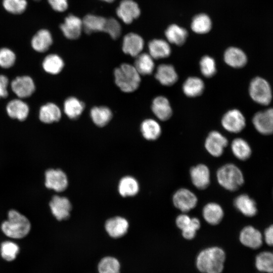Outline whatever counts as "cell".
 Returning a JSON list of instances; mask_svg holds the SVG:
<instances>
[{"mask_svg":"<svg viewBox=\"0 0 273 273\" xmlns=\"http://www.w3.org/2000/svg\"><path fill=\"white\" fill-rule=\"evenodd\" d=\"M225 259V253L222 248L217 246L208 247L197 255L196 267L202 273H221Z\"/></svg>","mask_w":273,"mask_h":273,"instance_id":"6da1fadb","label":"cell"},{"mask_svg":"<svg viewBox=\"0 0 273 273\" xmlns=\"http://www.w3.org/2000/svg\"><path fill=\"white\" fill-rule=\"evenodd\" d=\"M8 216V220L1 224L5 235L13 239H21L28 234L31 224L26 216L14 209L9 211Z\"/></svg>","mask_w":273,"mask_h":273,"instance_id":"7a4b0ae2","label":"cell"},{"mask_svg":"<svg viewBox=\"0 0 273 273\" xmlns=\"http://www.w3.org/2000/svg\"><path fill=\"white\" fill-rule=\"evenodd\" d=\"M115 82L124 93H131L139 87L141 82V75L133 65L123 63L114 71Z\"/></svg>","mask_w":273,"mask_h":273,"instance_id":"3957f363","label":"cell"},{"mask_svg":"<svg viewBox=\"0 0 273 273\" xmlns=\"http://www.w3.org/2000/svg\"><path fill=\"white\" fill-rule=\"evenodd\" d=\"M216 175L219 185L229 191L237 190L244 182L242 172L233 163L222 165L217 169Z\"/></svg>","mask_w":273,"mask_h":273,"instance_id":"277c9868","label":"cell"},{"mask_svg":"<svg viewBox=\"0 0 273 273\" xmlns=\"http://www.w3.org/2000/svg\"><path fill=\"white\" fill-rule=\"evenodd\" d=\"M249 92L252 99L261 105H267L271 101L270 86L268 82L261 77H257L251 80Z\"/></svg>","mask_w":273,"mask_h":273,"instance_id":"5b68a950","label":"cell"},{"mask_svg":"<svg viewBox=\"0 0 273 273\" xmlns=\"http://www.w3.org/2000/svg\"><path fill=\"white\" fill-rule=\"evenodd\" d=\"M172 203L175 207L183 213H187L197 205L198 198L195 193L187 188L178 189L173 194Z\"/></svg>","mask_w":273,"mask_h":273,"instance_id":"8992f818","label":"cell"},{"mask_svg":"<svg viewBox=\"0 0 273 273\" xmlns=\"http://www.w3.org/2000/svg\"><path fill=\"white\" fill-rule=\"evenodd\" d=\"M222 127L227 131L238 133L242 131L246 125V120L243 114L237 109L228 111L221 119Z\"/></svg>","mask_w":273,"mask_h":273,"instance_id":"52a82bcc","label":"cell"},{"mask_svg":"<svg viewBox=\"0 0 273 273\" xmlns=\"http://www.w3.org/2000/svg\"><path fill=\"white\" fill-rule=\"evenodd\" d=\"M228 144V141L224 136L217 131H212L207 136L204 146L209 154L218 157L222 155Z\"/></svg>","mask_w":273,"mask_h":273,"instance_id":"ba28073f","label":"cell"},{"mask_svg":"<svg viewBox=\"0 0 273 273\" xmlns=\"http://www.w3.org/2000/svg\"><path fill=\"white\" fill-rule=\"evenodd\" d=\"M252 122L259 133L265 135L273 134V108L256 113Z\"/></svg>","mask_w":273,"mask_h":273,"instance_id":"9c48e42d","label":"cell"},{"mask_svg":"<svg viewBox=\"0 0 273 273\" xmlns=\"http://www.w3.org/2000/svg\"><path fill=\"white\" fill-rule=\"evenodd\" d=\"M45 186L56 192H62L68 186L67 177L61 169H48L45 172Z\"/></svg>","mask_w":273,"mask_h":273,"instance_id":"30bf717a","label":"cell"},{"mask_svg":"<svg viewBox=\"0 0 273 273\" xmlns=\"http://www.w3.org/2000/svg\"><path fill=\"white\" fill-rule=\"evenodd\" d=\"M190 175L193 185L198 189H205L210 183V169L204 164H199L192 167L190 170Z\"/></svg>","mask_w":273,"mask_h":273,"instance_id":"8fae6325","label":"cell"},{"mask_svg":"<svg viewBox=\"0 0 273 273\" xmlns=\"http://www.w3.org/2000/svg\"><path fill=\"white\" fill-rule=\"evenodd\" d=\"M116 14L124 23L128 24L139 17L141 11L133 0H122L117 8Z\"/></svg>","mask_w":273,"mask_h":273,"instance_id":"7c38bea8","label":"cell"},{"mask_svg":"<svg viewBox=\"0 0 273 273\" xmlns=\"http://www.w3.org/2000/svg\"><path fill=\"white\" fill-rule=\"evenodd\" d=\"M60 28L67 38L76 39L80 36L83 29L82 21L77 16L69 15L61 24Z\"/></svg>","mask_w":273,"mask_h":273,"instance_id":"4fadbf2b","label":"cell"},{"mask_svg":"<svg viewBox=\"0 0 273 273\" xmlns=\"http://www.w3.org/2000/svg\"><path fill=\"white\" fill-rule=\"evenodd\" d=\"M49 205L53 214L58 220L66 219L69 217L71 205L67 198L54 196Z\"/></svg>","mask_w":273,"mask_h":273,"instance_id":"5bb4252c","label":"cell"},{"mask_svg":"<svg viewBox=\"0 0 273 273\" xmlns=\"http://www.w3.org/2000/svg\"><path fill=\"white\" fill-rule=\"evenodd\" d=\"M239 239L243 245L252 249L259 248L262 243L261 233L251 225L246 226L242 230Z\"/></svg>","mask_w":273,"mask_h":273,"instance_id":"9a60e30c","label":"cell"},{"mask_svg":"<svg viewBox=\"0 0 273 273\" xmlns=\"http://www.w3.org/2000/svg\"><path fill=\"white\" fill-rule=\"evenodd\" d=\"M13 92L19 98H24L30 96L35 90L32 79L28 76L18 77L11 83Z\"/></svg>","mask_w":273,"mask_h":273,"instance_id":"2e32d148","label":"cell"},{"mask_svg":"<svg viewBox=\"0 0 273 273\" xmlns=\"http://www.w3.org/2000/svg\"><path fill=\"white\" fill-rule=\"evenodd\" d=\"M144 42L142 37L134 33H129L124 36L122 43V51L132 57L140 54L144 48Z\"/></svg>","mask_w":273,"mask_h":273,"instance_id":"e0dca14e","label":"cell"},{"mask_svg":"<svg viewBox=\"0 0 273 273\" xmlns=\"http://www.w3.org/2000/svg\"><path fill=\"white\" fill-rule=\"evenodd\" d=\"M202 216L205 221L209 224L217 225L222 220L224 211L219 204L209 202L203 208Z\"/></svg>","mask_w":273,"mask_h":273,"instance_id":"ac0fdd59","label":"cell"},{"mask_svg":"<svg viewBox=\"0 0 273 273\" xmlns=\"http://www.w3.org/2000/svg\"><path fill=\"white\" fill-rule=\"evenodd\" d=\"M151 108L154 115L162 121L169 119L172 114L170 103L164 96L156 97L152 102Z\"/></svg>","mask_w":273,"mask_h":273,"instance_id":"d6986e66","label":"cell"},{"mask_svg":"<svg viewBox=\"0 0 273 273\" xmlns=\"http://www.w3.org/2000/svg\"><path fill=\"white\" fill-rule=\"evenodd\" d=\"M155 78L162 85L171 86L177 81L178 75L172 65L162 64L157 67Z\"/></svg>","mask_w":273,"mask_h":273,"instance_id":"ffe728a7","label":"cell"},{"mask_svg":"<svg viewBox=\"0 0 273 273\" xmlns=\"http://www.w3.org/2000/svg\"><path fill=\"white\" fill-rule=\"evenodd\" d=\"M128 223L124 218L116 216L109 219L105 223L108 234L112 238H117L124 235L127 231Z\"/></svg>","mask_w":273,"mask_h":273,"instance_id":"44dd1931","label":"cell"},{"mask_svg":"<svg viewBox=\"0 0 273 273\" xmlns=\"http://www.w3.org/2000/svg\"><path fill=\"white\" fill-rule=\"evenodd\" d=\"M223 58L226 64L235 68L243 67L247 62V58L245 53L236 47L228 48L224 53Z\"/></svg>","mask_w":273,"mask_h":273,"instance_id":"7402d4cb","label":"cell"},{"mask_svg":"<svg viewBox=\"0 0 273 273\" xmlns=\"http://www.w3.org/2000/svg\"><path fill=\"white\" fill-rule=\"evenodd\" d=\"M234 206L243 215L252 217L257 211L255 202L246 194H241L234 200Z\"/></svg>","mask_w":273,"mask_h":273,"instance_id":"603a6c76","label":"cell"},{"mask_svg":"<svg viewBox=\"0 0 273 273\" xmlns=\"http://www.w3.org/2000/svg\"><path fill=\"white\" fill-rule=\"evenodd\" d=\"M53 42L52 36L50 32L44 29L37 31L31 40L33 49L38 52L47 51Z\"/></svg>","mask_w":273,"mask_h":273,"instance_id":"cb8c5ba5","label":"cell"},{"mask_svg":"<svg viewBox=\"0 0 273 273\" xmlns=\"http://www.w3.org/2000/svg\"><path fill=\"white\" fill-rule=\"evenodd\" d=\"M149 54L155 59L165 58L169 56L171 48L169 43L165 40L155 39L148 44Z\"/></svg>","mask_w":273,"mask_h":273,"instance_id":"d4e9b609","label":"cell"},{"mask_svg":"<svg viewBox=\"0 0 273 273\" xmlns=\"http://www.w3.org/2000/svg\"><path fill=\"white\" fill-rule=\"evenodd\" d=\"M6 110L11 118L17 119L20 121L24 120L29 113L28 105L18 99L11 101L7 106Z\"/></svg>","mask_w":273,"mask_h":273,"instance_id":"484cf974","label":"cell"},{"mask_svg":"<svg viewBox=\"0 0 273 273\" xmlns=\"http://www.w3.org/2000/svg\"><path fill=\"white\" fill-rule=\"evenodd\" d=\"M61 117V111L59 107L53 103H49L42 106L39 112V118L45 123H51L58 121Z\"/></svg>","mask_w":273,"mask_h":273,"instance_id":"4316f807","label":"cell"},{"mask_svg":"<svg viewBox=\"0 0 273 273\" xmlns=\"http://www.w3.org/2000/svg\"><path fill=\"white\" fill-rule=\"evenodd\" d=\"M204 89L203 80L196 76L188 78L183 85V91L188 97L194 98L200 96Z\"/></svg>","mask_w":273,"mask_h":273,"instance_id":"83f0119b","label":"cell"},{"mask_svg":"<svg viewBox=\"0 0 273 273\" xmlns=\"http://www.w3.org/2000/svg\"><path fill=\"white\" fill-rule=\"evenodd\" d=\"M106 19L102 16L88 14L82 20L83 29L88 34L104 31Z\"/></svg>","mask_w":273,"mask_h":273,"instance_id":"f1b7e54d","label":"cell"},{"mask_svg":"<svg viewBox=\"0 0 273 273\" xmlns=\"http://www.w3.org/2000/svg\"><path fill=\"white\" fill-rule=\"evenodd\" d=\"M143 137L149 141L157 140L161 134V128L158 122L153 119L144 120L141 125Z\"/></svg>","mask_w":273,"mask_h":273,"instance_id":"f546056e","label":"cell"},{"mask_svg":"<svg viewBox=\"0 0 273 273\" xmlns=\"http://www.w3.org/2000/svg\"><path fill=\"white\" fill-rule=\"evenodd\" d=\"M153 59L149 54L141 53L136 57L133 66L140 75H149L155 68Z\"/></svg>","mask_w":273,"mask_h":273,"instance_id":"4dcf8cb0","label":"cell"},{"mask_svg":"<svg viewBox=\"0 0 273 273\" xmlns=\"http://www.w3.org/2000/svg\"><path fill=\"white\" fill-rule=\"evenodd\" d=\"M90 117L93 122L98 126L106 125L112 117L111 110L106 106L93 107L90 111Z\"/></svg>","mask_w":273,"mask_h":273,"instance_id":"1f68e13d","label":"cell"},{"mask_svg":"<svg viewBox=\"0 0 273 273\" xmlns=\"http://www.w3.org/2000/svg\"><path fill=\"white\" fill-rule=\"evenodd\" d=\"M165 34L168 42L177 46H181L186 40L188 32L184 28L176 24H172L166 29Z\"/></svg>","mask_w":273,"mask_h":273,"instance_id":"d6a6232c","label":"cell"},{"mask_svg":"<svg viewBox=\"0 0 273 273\" xmlns=\"http://www.w3.org/2000/svg\"><path fill=\"white\" fill-rule=\"evenodd\" d=\"M84 109V103L74 97L68 98L64 103V111L70 119H74L79 117Z\"/></svg>","mask_w":273,"mask_h":273,"instance_id":"836d02e7","label":"cell"},{"mask_svg":"<svg viewBox=\"0 0 273 273\" xmlns=\"http://www.w3.org/2000/svg\"><path fill=\"white\" fill-rule=\"evenodd\" d=\"M231 150L234 155L240 160H246L251 155L249 145L242 138H236L232 141Z\"/></svg>","mask_w":273,"mask_h":273,"instance_id":"e575fe53","label":"cell"},{"mask_svg":"<svg viewBox=\"0 0 273 273\" xmlns=\"http://www.w3.org/2000/svg\"><path fill=\"white\" fill-rule=\"evenodd\" d=\"M64 63L58 55L50 54L46 56L42 62L44 70L48 73L57 74L63 69Z\"/></svg>","mask_w":273,"mask_h":273,"instance_id":"d590c367","label":"cell"},{"mask_svg":"<svg viewBox=\"0 0 273 273\" xmlns=\"http://www.w3.org/2000/svg\"><path fill=\"white\" fill-rule=\"evenodd\" d=\"M139 190L138 181L131 176H125L119 181L118 191L123 197L133 196L138 193Z\"/></svg>","mask_w":273,"mask_h":273,"instance_id":"8d00e7d4","label":"cell"},{"mask_svg":"<svg viewBox=\"0 0 273 273\" xmlns=\"http://www.w3.org/2000/svg\"><path fill=\"white\" fill-rule=\"evenodd\" d=\"M211 26L210 18L205 14H200L195 16L191 23L192 30L198 34L208 32L211 28Z\"/></svg>","mask_w":273,"mask_h":273,"instance_id":"74e56055","label":"cell"},{"mask_svg":"<svg viewBox=\"0 0 273 273\" xmlns=\"http://www.w3.org/2000/svg\"><path fill=\"white\" fill-rule=\"evenodd\" d=\"M255 265L260 271L273 273V253L264 251L258 254Z\"/></svg>","mask_w":273,"mask_h":273,"instance_id":"f35d334b","label":"cell"},{"mask_svg":"<svg viewBox=\"0 0 273 273\" xmlns=\"http://www.w3.org/2000/svg\"><path fill=\"white\" fill-rule=\"evenodd\" d=\"M120 264L116 258L107 256L103 258L99 262V273H120Z\"/></svg>","mask_w":273,"mask_h":273,"instance_id":"ab89813d","label":"cell"},{"mask_svg":"<svg viewBox=\"0 0 273 273\" xmlns=\"http://www.w3.org/2000/svg\"><path fill=\"white\" fill-rule=\"evenodd\" d=\"M19 247L11 241H5L1 245V254L3 258L8 261L14 260L19 252Z\"/></svg>","mask_w":273,"mask_h":273,"instance_id":"60d3db41","label":"cell"},{"mask_svg":"<svg viewBox=\"0 0 273 273\" xmlns=\"http://www.w3.org/2000/svg\"><path fill=\"white\" fill-rule=\"evenodd\" d=\"M200 68L202 74L205 77L213 76L216 72L215 60L209 56H203L200 61Z\"/></svg>","mask_w":273,"mask_h":273,"instance_id":"b9f144b4","label":"cell"},{"mask_svg":"<svg viewBox=\"0 0 273 273\" xmlns=\"http://www.w3.org/2000/svg\"><path fill=\"white\" fill-rule=\"evenodd\" d=\"M27 3L26 0H3V5L8 12L14 14L23 13L26 9Z\"/></svg>","mask_w":273,"mask_h":273,"instance_id":"7bdbcfd3","label":"cell"},{"mask_svg":"<svg viewBox=\"0 0 273 273\" xmlns=\"http://www.w3.org/2000/svg\"><path fill=\"white\" fill-rule=\"evenodd\" d=\"M103 31L108 33L113 39H116L121 34V26L116 19L113 18L106 19Z\"/></svg>","mask_w":273,"mask_h":273,"instance_id":"ee69618b","label":"cell"},{"mask_svg":"<svg viewBox=\"0 0 273 273\" xmlns=\"http://www.w3.org/2000/svg\"><path fill=\"white\" fill-rule=\"evenodd\" d=\"M16 60L14 52L8 48L0 49V66L8 68L13 65Z\"/></svg>","mask_w":273,"mask_h":273,"instance_id":"f6af8a7d","label":"cell"},{"mask_svg":"<svg viewBox=\"0 0 273 273\" xmlns=\"http://www.w3.org/2000/svg\"><path fill=\"white\" fill-rule=\"evenodd\" d=\"M191 218L186 213L178 215L175 219L177 227L181 231L187 228L190 224Z\"/></svg>","mask_w":273,"mask_h":273,"instance_id":"bcb514c9","label":"cell"},{"mask_svg":"<svg viewBox=\"0 0 273 273\" xmlns=\"http://www.w3.org/2000/svg\"><path fill=\"white\" fill-rule=\"evenodd\" d=\"M51 7L56 11L62 12L68 8L67 0H48Z\"/></svg>","mask_w":273,"mask_h":273,"instance_id":"7dc6e473","label":"cell"},{"mask_svg":"<svg viewBox=\"0 0 273 273\" xmlns=\"http://www.w3.org/2000/svg\"><path fill=\"white\" fill-rule=\"evenodd\" d=\"M8 85V78L3 75H0V98H6L8 93L7 91V86Z\"/></svg>","mask_w":273,"mask_h":273,"instance_id":"c3c4849f","label":"cell"},{"mask_svg":"<svg viewBox=\"0 0 273 273\" xmlns=\"http://www.w3.org/2000/svg\"><path fill=\"white\" fill-rule=\"evenodd\" d=\"M197 230L190 224L181 231L183 237L187 240H192L195 238Z\"/></svg>","mask_w":273,"mask_h":273,"instance_id":"681fc988","label":"cell"},{"mask_svg":"<svg viewBox=\"0 0 273 273\" xmlns=\"http://www.w3.org/2000/svg\"><path fill=\"white\" fill-rule=\"evenodd\" d=\"M265 241L269 246H273V224L268 226L264 233Z\"/></svg>","mask_w":273,"mask_h":273,"instance_id":"f907efd6","label":"cell"},{"mask_svg":"<svg viewBox=\"0 0 273 273\" xmlns=\"http://www.w3.org/2000/svg\"><path fill=\"white\" fill-rule=\"evenodd\" d=\"M102 1L108 2V3H111V2H113V1H114L115 0H102Z\"/></svg>","mask_w":273,"mask_h":273,"instance_id":"816d5d0a","label":"cell"},{"mask_svg":"<svg viewBox=\"0 0 273 273\" xmlns=\"http://www.w3.org/2000/svg\"><path fill=\"white\" fill-rule=\"evenodd\" d=\"M36 1H37V0H36Z\"/></svg>","mask_w":273,"mask_h":273,"instance_id":"f5cc1de1","label":"cell"}]
</instances>
